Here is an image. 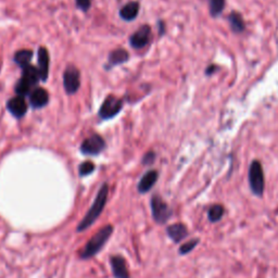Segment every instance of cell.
<instances>
[{"instance_id":"1","label":"cell","mask_w":278,"mask_h":278,"mask_svg":"<svg viewBox=\"0 0 278 278\" xmlns=\"http://www.w3.org/2000/svg\"><path fill=\"white\" fill-rule=\"evenodd\" d=\"M108 194H109V185L107 183H104L101 187L99 191H98L96 198L94 200V203L92 204V207L89 208L88 212L85 214L84 218L80 220L79 224L77 225V232H84L87 228L91 227L98 217L100 216L102 213V211L107 204V199H108Z\"/></svg>"},{"instance_id":"2","label":"cell","mask_w":278,"mask_h":278,"mask_svg":"<svg viewBox=\"0 0 278 278\" xmlns=\"http://www.w3.org/2000/svg\"><path fill=\"white\" fill-rule=\"evenodd\" d=\"M113 233V226L112 225H105L102 227L100 231H98L94 237L88 240L86 243L85 248L80 253V258L83 260H88L100 252V250L104 247L105 242L111 237Z\"/></svg>"},{"instance_id":"3","label":"cell","mask_w":278,"mask_h":278,"mask_svg":"<svg viewBox=\"0 0 278 278\" xmlns=\"http://www.w3.org/2000/svg\"><path fill=\"white\" fill-rule=\"evenodd\" d=\"M248 179L252 193L257 196V197H262L265 188V178L263 166L258 160L251 162L249 166Z\"/></svg>"},{"instance_id":"4","label":"cell","mask_w":278,"mask_h":278,"mask_svg":"<svg viewBox=\"0 0 278 278\" xmlns=\"http://www.w3.org/2000/svg\"><path fill=\"white\" fill-rule=\"evenodd\" d=\"M151 212H152V217L155 220V223L158 224H165L170 217L173 214V211L171 210L169 204L163 200L159 194H153L151 201Z\"/></svg>"},{"instance_id":"5","label":"cell","mask_w":278,"mask_h":278,"mask_svg":"<svg viewBox=\"0 0 278 278\" xmlns=\"http://www.w3.org/2000/svg\"><path fill=\"white\" fill-rule=\"evenodd\" d=\"M122 108H123V101H122L120 98L110 95L108 97H105V99L100 105L98 116H99L101 120H110L114 117H117L121 112Z\"/></svg>"},{"instance_id":"6","label":"cell","mask_w":278,"mask_h":278,"mask_svg":"<svg viewBox=\"0 0 278 278\" xmlns=\"http://www.w3.org/2000/svg\"><path fill=\"white\" fill-rule=\"evenodd\" d=\"M63 86L68 95H74L80 87V73L75 65H69L63 72Z\"/></svg>"},{"instance_id":"7","label":"cell","mask_w":278,"mask_h":278,"mask_svg":"<svg viewBox=\"0 0 278 278\" xmlns=\"http://www.w3.org/2000/svg\"><path fill=\"white\" fill-rule=\"evenodd\" d=\"M104 139L98 134L87 137L80 145V152L85 155H98L105 149Z\"/></svg>"},{"instance_id":"8","label":"cell","mask_w":278,"mask_h":278,"mask_svg":"<svg viewBox=\"0 0 278 278\" xmlns=\"http://www.w3.org/2000/svg\"><path fill=\"white\" fill-rule=\"evenodd\" d=\"M151 29L149 25L139 27L129 37V45L134 49H143L150 42Z\"/></svg>"},{"instance_id":"9","label":"cell","mask_w":278,"mask_h":278,"mask_svg":"<svg viewBox=\"0 0 278 278\" xmlns=\"http://www.w3.org/2000/svg\"><path fill=\"white\" fill-rule=\"evenodd\" d=\"M7 109L12 116L16 119H21L25 116L27 112V103L24 99V97L16 96L13 98H10L7 102Z\"/></svg>"},{"instance_id":"10","label":"cell","mask_w":278,"mask_h":278,"mask_svg":"<svg viewBox=\"0 0 278 278\" xmlns=\"http://www.w3.org/2000/svg\"><path fill=\"white\" fill-rule=\"evenodd\" d=\"M37 70L39 72L40 80L46 81L49 76V65H50V57L45 47H39L37 52Z\"/></svg>"},{"instance_id":"11","label":"cell","mask_w":278,"mask_h":278,"mask_svg":"<svg viewBox=\"0 0 278 278\" xmlns=\"http://www.w3.org/2000/svg\"><path fill=\"white\" fill-rule=\"evenodd\" d=\"M110 264L114 278H130L127 269L126 261L121 256H113L110 258Z\"/></svg>"},{"instance_id":"12","label":"cell","mask_w":278,"mask_h":278,"mask_svg":"<svg viewBox=\"0 0 278 278\" xmlns=\"http://www.w3.org/2000/svg\"><path fill=\"white\" fill-rule=\"evenodd\" d=\"M49 102V94L43 87L34 88L30 94V103L34 109L44 108Z\"/></svg>"},{"instance_id":"13","label":"cell","mask_w":278,"mask_h":278,"mask_svg":"<svg viewBox=\"0 0 278 278\" xmlns=\"http://www.w3.org/2000/svg\"><path fill=\"white\" fill-rule=\"evenodd\" d=\"M159 178L158 171L151 170L148 171L147 173L141 178V181L138 183L137 189L139 193H147L152 189V187L155 185Z\"/></svg>"},{"instance_id":"14","label":"cell","mask_w":278,"mask_h":278,"mask_svg":"<svg viewBox=\"0 0 278 278\" xmlns=\"http://www.w3.org/2000/svg\"><path fill=\"white\" fill-rule=\"evenodd\" d=\"M166 234L175 243H179L188 236V230L186 225L175 223L166 227Z\"/></svg>"},{"instance_id":"15","label":"cell","mask_w":278,"mask_h":278,"mask_svg":"<svg viewBox=\"0 0 278 278\" xmlns=\"http://www.w3.org/2000/svg\"><path fill=\"white\" fill-rule=\"evenodd\" d=\"M129 59V53L127 50L123 48H118L116 50L110 52L109 58H108V67L109 69L117 67V65H121L125 62H127Z\"/></svg>"},{"instance_id":"16","label":"cell","mask_w":278,"mask_h":278,"mask_svg":"<svg viewBox=\"0 0 278 278\" xmlns=\"http://www.w3.org/2000/svg\"><path fill=\"white\" fill-rule=\"evenodd\" d=\"M139 9H141V6L137 2H130L121 8L120 10V18L126 22L134 21L139 13Z\"/></svg>"},{"instance_id":"17","label":"cell","mask_w":278,"mask_h":278,"mask_svg":"<svg viewBox=\"0 0 278 278\" xmlns=\"http://www.w3.org/2000/svg\"><path fill=\"white\" fill-rule=\"evenodd\" d=\"M23 70V73H22V76L21 78H23L25 81H27V83L35 87L37 85V83H39L40 80V76H39V72L37 70V68H35L34 65H27L26 68L22 69Z\"/></svg>"},{"instance_id":"18","label":"cell","mask_w":278,"mask_h":278,"mask_svg":"<svg viewBox=\"0 0 278 278\" xmlns=\"http://www.w3.org/2000/svg\"><path fill=\"white\" fill-rule=\"evenodd\" d=\"M32 58H33L32 50H29V49H22V50H19V51L15 52V54L13 57V60L21 69H24V68H26L27 65L31 64Z\"/></svg>"},{"instance_id":"19","label":"cell","mask_w":278,"mask_h":278,"mask_svg":"<svg viewBox=\"0 0 278 278\" xmlns=\"http://www.w3.org/2000/svg\"><path fill=\"white\" fill-rule=\"evenodd\" d=\"M228 22H230V25L234 33H242L246 29L242 16L238 12H232L228 16Z\"/></svg>"},{"instance_id":"20","label":"cell","mask_w":278,"mask_h":278,"mask_svg":"<svg viewBox=\"0 0 278 278\" xmlns=\"http://www.w3.org/2000/svg\"><path fill=\"white\" fill-rule=\"evenodd\" d=\"M224 213H225V209L223 206H220V204H214V206H212L209 209V212H208L209 220L211 223H216L223 217Z\"/></svg>"},{"instance_id":"21","label":"cell","mask_w":278,"mask_h":278,"mask_svg":"<svg viewBox=\"0 0 278 278\" xmlns=\"http://www.w3.org/2000/svg\"><path fill=\"white\" fill-rule=\"evenodd\" d=\"M33 86H31L27 81L24 80L23 78H20L18 80V83L15 84V87H14V91H15V94L16 96H21V97H25L27 95H30L33 91Z\"/></svg>"},{"instance_id":"22","label":"cell","mask_w":278,"mask_h":278,"mask_svg":"<svg viewBox=\"0 0 278 278\" xmlns=\"http://www.w3.org/2000/svg\"><path fill=\"white\" fill-rule=\"evenodd\" d=\"M225 8V0H209V9L212 16H218Z\"/></svg>"},{"instance_id":"23","label":"cell","mask_w":278,"mask_h":278,"mask_svg":"<svg viewBox=\"0 0 278 278\" xmlns=\"http://www.w3.org/2000/svg\"><path fill=\"white\" fill-rule=\"evenodd\" d=\"M95 169H96V166H95V164L92 161H85V162L80 163V164H79L78 174L81 177L88 176V175H91L93 173V172L95 171Z\"/></svg>"},{"instance_id":"24","label":"cell","mask_w":278,"mask_h":278,"mask_svg":"<svg viewBox=\"0 0 278 278\" xmlns=\"http://www.w3.org/2000/svg\"><path fill=\"white\" fill-rule=\"evenodd\" d=\"M199 242H200V240L198 238H196V239H192L190 241L182 244V246L179 247V255L185 256V255H188V253H190L196 247L198 246Z\"/></svg>"},{"instance_id":"25","label":"cell","mask_w":278,"mask_h":278,"mask_svg":"<svg viewBox=\"0 0 278 278\" xmlns=\"http://www.w3.org/2000/svg\"><path fill=\"white\" fill-rule=\"evenodd\" d=\"M76 7L83 12H87L92 7V0H75Z\"/></svg>"},{"instance_id":"26","label":"cell","mask_w":278,"mask_h":278,"mask_svg":"<svg viewBox=\"0 0 278 278\" xmlns=\"http://www.w3.org/2000/svg\"><path fill=\"white\" fill-rule=\"evenodd\" d=\"M155 157H157V155H155V153L153 151H148L144 155L143 161H142L143 164L144 165H151L152 163L155 161Z\"/></svg>"},{"instance_id":"27","label":"cell","mask_w":278,"mask_h":278,"mask_svg":"<svg viewBox=\"0 0 278 278\" xmlns=\"http://www.w3.org/2000/svg\"><path fill=\"white\" fill-rule=\"evenodd\" d=\"M217 70V68H216V65H214V64H212V65H209V67H208V69H207V71H206V73H207V75H211V74H213V72H215Z\"/></svg>"},{"instance_id":"28","label":"cell","mask_w":278,"mask_h":278,"mask_svg":"<svg viewBox=\"0 0 278 278\" xmlns=\"http://www.w3.org/2000/svg\"><path fill=\"white\" fill-rule=\"evenodd\" d=\"M164 31H165L164 23H163L162 21H160V22H159V32H160V35L164 34Z\"/></svg>"}]
</instances>
